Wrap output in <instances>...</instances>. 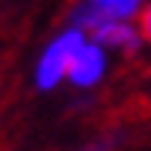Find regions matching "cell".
I'll return each instance as SVG.
<instances>
[{
	"instance_id": "obj_3",
	"label": "cell",
	"mask_w": 151,
	"mask_h": 151,
	"mask_svg": "<svg viewBox=\"0 0 151 151\" xmlns=\"http://www.w3.org/2000/svg\"><path fill=\"white\" fill-rule=\"evenodd\" d=\"M141 37H145L141 30H134L131 24H121V20H108L101 27H94V44L97 47H121L128 54H134L141 47Z\"/></svg>"
},
{
	"instance_id": "obj_1",
	"label": "cell",
	"mask_w": 151,
	"mask_h": 151,
	"mask_svg": "<svg viewBox=\"0 0 151 151\" xmlns=\"http://www.w3.org/2000/svg\"><path fill=\"white\" fill-rule=\"evenodd\" d=\"M81 44H84V34L77 27H70V30H64L47 50H44V57L37 64V87L40 91H50L54 84L64 81L67 64H70V57H74V50L81 47Z\"/></svg>"
},
{
	"instance_id": "obj_2",
	"label": "cell",
	"mask_w": 151,
	"mask_h": 151,
	"mask_svg": "<svg viewBox=\"0 0 151 151\" xmlns=\"http://www.w3.org/2000/svg\"><path fill=\"white\" fill-rule=\"evenodd\" d=\"M101 74H104V47L81 44L74 50V57H70V64H67V77L77 87H91V84L101 81Z\"/></svg>"
},
{
	"instance_id": "obj_4",
	"label": "cell",
	"mask_w": 151,
	"mask_h": 151,
	"mask_svg": "<svg viewBox=\"0 0 151 151\" xmlns=\"http://www.w3.org/2000/svg\"><path fill=\"white\" fill-rule=\"evenodd\" d=\"M141 4H145V0H118V4L111 7V20H131V17H134L138 10H141Z\"/></svg>"
}]
</instances>
